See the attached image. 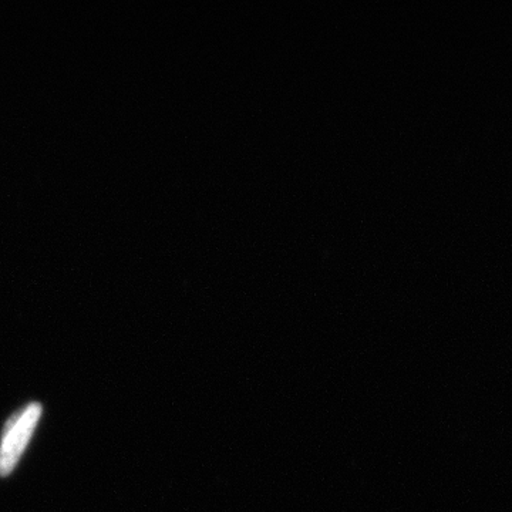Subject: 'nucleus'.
Here are the masks:
<instances>
[{
	"label": "nucleus",
	"mask_w": 512,
	"mask_h": 512,
	"mask_svg": "<svg viewBox=\"0 0 512 512\" xmlns=\"http://www.w3.org/2000/svg\"><path fill=\"white\" fill-rule=\"evenodd\" d=\"M40 416H42V406L39 403H32L26 407L25 412L10 419L3 431L2 447H0V476H9L15 470L23 451L32 439Z\"/></svg>",
	"instance_id": "obj_1"
}]
</instances>
